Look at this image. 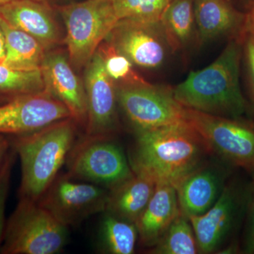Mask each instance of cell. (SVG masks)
<instances>
[{
	"instance_id": "6da1fadb",
	"label": "cell",
	"mask_w": 254,
	"mask_h": 254,
	"mask_svg": "<svg viewBox=\"0 0 254 254\" xmlns=\"http://www.w3.org/2000/svg\"><path fill=\"white\" fill-rule=\"evenodd\" d=\"M209 150L186 122L136 133L129 156L134 173L176 187L203 164Z\"/></svg>"
},
{
	"instance_id": "7a4b0ae2",
	"label": "cell",
	"mask_w": 254,
	"mask_h": 254,
	"mask_svg": "<svg viewBox=\"0 0 254 254\" xmlns=\"http://www.w3.org/2000/svg\"><path fill=\"white\" fill-rule=\"evenodd\" d=\"M242 42L231 38L213 63L190 71L173 88L175 99L188 109L238 120L247 109L240 81Z\"/></svg>"
},
{
	"instance_id": "3957f363",
	"label": "cell",
	"mask_w": 254,
	"mask_h": 254,
	"mask_svg": "<svg viewBox=\"0 0 254 254\" xmlns=\"http://www.w3.org/2000/svg\"><path fill=\"white\" fill-rule=\"evenodd\" d=\"M77 127L70 118L9 140L21 163L20 198L40 200L66 163L77 141Z\"/></svg>"
},
{
	"instance_id": "277c9868",
	"label": "cell",
	"mask_w": 254,
	"mask_h": 254,
	"mask_svg": "<svg viewBox=\"0 0 254 254\" xmlns=\"http://www.w3.org/2000/svg\"><path fill=\"white\" fill-rule=\"evenodd\" d=\"M68 228L38 202L20 198L7 220L0 253L56 254L67 243Z\"/></svg>"
},
{
	"instance_id": "5b68a950",
	"label": "cell",
	"mask_w": 254,
	"mask_h": 254,
	"mask_svg": "<svg viewBox=\"0 0 254 254\" xmlns=\"http://www.w3.org/2000/svg\"><path fill=\"white\" fill-rule=\"evenodd\" d=\"M66 28L68 60L86 66L119 21L113 0H85L60 7Z\"/></svg>"
},
{
	"instance_id": "8992f818",
	"label": "cell",
	"mask_w": 254,
	"mask_h": 254,
	"mask_svg": "<svg viewBox=\"0 0 254 254\" xmlns=\"http://www.w3.org/2000/svg\"><path fill=\"white\" fill-rule=\"evenodd\" d=\"M65 165L68 176L107 190L133 174L123 150L111 139L85 136L73 145Z\"/></svg>"
},
{
	"instance_id": "52a82bcc",
	"label": "cell",
	"mask_w": 254,
	"mask_h": 254,
	"mask_svg": "<svg viewBox=\"0 0 254 254\" xmlns=\"http://www.w3.org/2000/svg\"><path fill=\"white\" fill-rule=\"evenodd\" d=\"M185 120L213 152L237 166L254 169V128L235 119L185 108Z\"/></svg>"
},
{
	"instance_id": "ba28073f",
	"label": "cell",
	"mask_w": 254,
	"mask_h": 254,
	"mask_svg": "<svg viewBox=\"0 0 254 254\" xmlns=\"http://www.w3.org/2000/svg\"><path fill=\"white\" fill-rule=\"evenodd\" d=\"M116 87L118 105L135 133L186 122L185 108L174 98L173 88L150 83Z\"/></svg>"
},
{
	"instance_id": "9c48e42d",
	"label": "cell",
	"mask_w": 254,
	"mask_h": 254,
	"mask_svg": "<svg viewBox=\"0 0 254 254\" xmlns=\"http://www.w3.org/2000/svg\"><path fill=\"white\" fill-rule=\"evenodd\" d=\"M108 193L104 187L60 173L38 203L68 228L104 213Z\"/></svg>"
},
{
	"instance_id": "30bf717a",
	"label": "cell",
	"mask_w": 254,
	"mask_h": 254,
	"mask_svg": "<svg viewBox=\"0 0 254 254\" xmlns=\"http://www.w3.org/2000/svg\"><path fill=\"white\" fill-rule=\"evenodd\" d=\"M85 67L83 83L88 104L85 136L111 139L118 131L116 83L107 72L98 52Z\"/></svg>"
},
{
	"instance_id": "8fae6325",
	"label": "cell",
	"mask_w": 254,
	"mask_h": 254,
	"mask_svg": "<svg viewBox=\"0 0 254 254\" xmlns=\"http://www.w3.org/2000/svg\"><path fill=\"white\" fill-rule=\"evenodd\" d=\"M70 118L67 108L47 90L18 95L0 104V134H26Z\"/></svg>"
},
{
	"instance_id": "7c38bea8",
	"label": "cell",
	"mask_w": 254,
	"mask_h": 254,
	"mask_svg": "<svg viewBox=\"0 0 254 254\" xmlns=\"http://www.w3.org/2000/svg\"><path fill=\"white\" fill-rule=\"evenodd\" d=\"M105 41L113 45L133 65L148 69L163 66L170 50L160 21L120 20Z\"/></svg>"
},
{
	"instance_id": "4fadbf2b",
	"label": "cell",
	"mask_w": 254,
	"mask_h": 254,
	"mask_svg": "<svg viewBox=\"0 0 254 254\" xmlns=\"http://www.w3.org/2000/svg\"><path fill=\"white\" fill-rule=\"evenodd\" d=\"M72 66L61 53L47 52L41 69L47 91L67 108L78 126L85 128L88 119L86 91Z\"/></svg>"
},
{
	"instance_id": "5bb4252c",
	"label": "cell",
	"mask_w": 254,
	"mask_h": 254,
	"mask_svg": "<svg viewBox=\"0 0 254 254\" xmlns=\"http://www.w3.org/2000/svg\"><path fill=\"white\" fill-rule=\"evenodd\" d=\"M239 205L237 190L230 185L224 187L218 199L205 213L188 218L199 253H213L220 248L233 227Z\"/></svg>"
},
{
	"instance_id": "9a60e30c",
	"label": "cell",
	"mask_w": 254,
	"mask_h": 254,
	"mask_svg": "<svg viewBox=\"0 0 254 254\" xmlns=\"http://www.w3.org/2000/svg\"><path fill=\"white\" fill-rule=\"evenodd\" d=\"M0 17L38 40L47 50L61 41V32L50 3L17 0L0 6Z\"/></svg>"
},
{
	"instance_id": "2e32d148",
	"label": "cell",
	"mask_w": 254,
	"mask_h": 254,
	"mask_svg": "<svg viewBox=\"0 0 254 254\" xmlns=\"http://www.w3.org/2000/svg\"><path fill=\"white\" fill-rule=\"evenodd\" d=\"M225 177L219 167L204 163L185 177L175 187L182 215L198 216L211 208L225 187Z\"/></svg>"
},
{
	"instance_id": "e0dca14e",
	"label": "cell",
	"mask_w": 254,
	"mask_h": 254,
	"mask_svg": "<svg viewBox=\"0 0 254 254\" xmlns=\"http://www.w3.org/2000/svg\"><path fill=\"white\" fill-rule=\"evenodd\" d=\"M197 46L222 37L243 39L246 14L232 0H193Z\"/></svg>"
},
{
	"instance_id": "ac0fdd59",
	"label": "cell",
	"mask_w": 254,
	"mask_h": 254,
	"mask_svg": "<svg viewBox=\"0 0 254 254\" xmlns=\"http://www.w3.org/2000/svg\"><path fill=\"white\" fill-rule=\"evenodd\" d=\"M181 213L176 189L169 184H156L154 193L136 222L140 243L153 247Z\"/></svg>"
},
{
	"instance_id": "d6986e66",
	"label": "cell",
	"mask_w": 254,
	"mask_h": 254,
	"mask_svg": "<svg viewBox=\"0 0 254 254\" xmlns=\"http://www.w3.org/2000/svg\"><path fill=\"white\" fill-rule=\"evenodd\" d=\"M155 187L156 183L150 177L133 173L108 190L104 213L136 224L154 193Z\"/></svg>"
},
{
	"instance_id": "ffe728a7",
	"label": "cell",
	"mask_w": 254,
	"mask_h": 254,
	"mask_svg": "<svg viewBox=\"0 0 254 254\" xmlns=\"http://www.w3.org/2000/svg\"><path fill=\"white\" fill-rule=\"evenodd\" d=\"M160 23L172 53L187 50L193 43L197 46L193 0H171Z\"/></svg>"
},
{
	"instance_id": "44dd1931",
	"label": "cell",
	"mask_w": 254,
	"mask_h": 254,
	"mask_svg": "<svg viewBox=\"0 0 254 254\" xmlns=\"http://www.w3.org/2000/svg\"><path fill=\"white\" fill-rule=\"evenodd\" d=\"M6 46L4 65L23 70L41 69L47 53L38 40L10 25L0 17Z\"/></svg>"
},
{
	"instance_id": "7402d4cb",
	"label": "cell",
	"mask_w": 254,
	"mask_h": 254,
	"mask_svg": "<svg viewBox=\"0 0 254 254\" xmlns=\"http://www.w3.org/2000/svg\"><path fill=\"white\" fill-rule=\"evenodd\" d=\"M104 213L98 233V249L100 253H134L138 238L136 225L110 214Z\"/></svg>"
},
{
	"instance_id": "603a6c76",
	"label": "cell",
	"mask_w": 254,
	"mask_h": 254,
	"mask_svg": "<svg viewBox=\"0 0 254 254\" xmlns=\"http://www.w3.org/2000/svg\"><path fill=\"white\" fill-rule=\"evenodd\" d=\"M150 252L155 254L199 253L194 232L189 218L180 213Z\"/></svg>"
},
{
	"instance_id": "cb8c5ba5",
	"label": "cell",
	"mask_w": 254,
	"mask_h": 254,
	"mask_svg": "<svg viewBox=\"0 0 254 254\" xmlns=\"http://www.w3.org/2000/svg\"><path fill=\"white\" fill-rule=\"evenodd\" d=\"M46 90L41 69H18L0 65V95L14 98Z\"/></svg>"
},
{
	"instance_id": "d4e9b609",
	"label": "cell",
	"mask_w": 254,
	"mask_h": 254,
	"mask_svg": "<svg viewBox=\"0 0 254 254\" xmlns=\"http://www.w3.org/2000/svg\"><path fill=\"white\" fill-rule=\"evenodd\" d=\"M105 69L116 86H136L148 83L133 68L134 65L109 42L105 41L97 50Z\"/></svg>"
},
{
	"instance_id": "484cf974",
	"label": "cell",
	"mask_w": 254,
	"mask_h": 254,
	"mask_svg": "<svg viewBox=\"0 0 254 254\" xmlns=\"http://www.w3.org/2000/svg\"><path fill=\"white\" fill-rule=\"evenodd\" d=\"M119 21L159 22L171 0H113Z\"/></svg>"
},
{
	"instance_id": "4316f807",
	"label": "cell",
	"mask_w": 254,
	"mask_h": 254,
	"mask_svg": "<svg viewBox=\"0 0 254 254\" xmlns=\"http://www.w3.org/2000/svg\"><path fill=\"white\" fill-rule=\"evenodd\" d=\"M15 152L8 153L4 163L0 170V249L4 238L6 220L5 210L6 203L9 194L10 179H11V168L14 161Z\"/></svg>"
},
{
	"instance_id": "83f0119b",
	"label": "cell",
	"mask_w": 254,
	"mask_h": 254,
	"mask_svg": "<svg viewBox=\"0 0 254 254\" xmlns=\"http://www.w3.org/2000/svg\"><path fill=\"white\" fill-rule=\"evenodd\" d=\"M245 44V53L247 69L251 88L254 97V32L250 31L245 33L243 37Z\"/></svg>"
},
{
	"instance_id": "f1b7e54d",
	"label": "cell",
	"mask_w": 254,
	"mask_h": 254,
	"mask_svg": "<svg viewBox=\"0 0 254 254\" xmlns=\"http://www.w3.org/2000/svg\"><path fill=\"white\" fill-rule=\"evenodd\" d=\"M246 252L250 254L254 253V198L251 210L250 224L246 242Z\"/></svg>"
},
{
	"instance_id": "f546056e",
	"label": "cell",
	"mask_w": 254,
	"mask_h": 254,
	"mask_svg": "<svg viewBox=\"0 0 254 254\" xmlns=\"http://www.w3.org/2000/svg\"><path fill=\"white\" fill-rule=\"evenodd\" d=\"M246 14L245 32H254V0H250L249 4L248 11Z\"/></svg>"
},
{
	"instance_id": "4dcf8cb0",
	"label": "cell",
	"mask_w": 254,
	"mask_h": 254,
	"mask_svg": "<svg viewBox=\"0 0 254 254\" xmlns=\"http://www.w3.org/2000/svg\"><path fill=\"white\" fill-rule=\"evenodd\" d=\"M10 144L9 139L6 138L4 135L0 134V170L4 163L5 159L9 153Z\"/></svg>"
},
{
	"instance_id": "1f68e13d",
	"label": "cell",
	"mask_w": 254,
	"mask_h": 254,
	"mask_svg": "<svg viewBox=\"0 0 254 254\" xmlns=\"http://www.w3.org/2000/svg\"><path fill=\"white\" fill-rule=\"evenodd\" d=\"M6 60V46H5V38L4 33L0 26V65H4Z\"/></svg>"
},
{
	"instance_id": "d6a6232c",
	"label": "cell",
	"mask_w": 254,
	"mask_h": 254,
	"mask_svg": "<svg viewBox=\"0 0 254 254\" xmlns=\"http://www.w3.org/2000/svg\"><path fill=\"white\" fill-rule=\"evenodd\" d=\"M17 1V0H0V6L2 4H7L11 1ZM36 1H43V2L50 3V0H36Z\"/></svg>"
},
{
	"instance_id": "836d02e7",
	"label": "cell",
	"mask_w": 254,
	"mask_h": 254,
	"mask_svg": "<svg viewBox=\"0 0 254 254\" xmlns=\"http://www.w3.org/2000/svg\"><path fill=\"white\" fill-rule=\"evenodd\" d=\"M12 98H9V97L4 96V95H0V104L1 103H4V102L7 101L9 99Z\"/></svg>"
}]
</instances>
